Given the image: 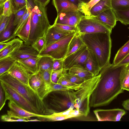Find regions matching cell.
<instances>
[{"mask_svg": "<svg viewBox=\"0 0 129 129\" xmlns=\"http://www.w3.org/2000/svg\"><path fill=\"white\" fill-rule=\"evenodd\" d=\"M29 83L30 87L37 92L38 89L42 85L43 81L39 74L37 73L31 75L29 78Z\"/></svg>", "mask_w": 129, "mask_h": 129, "instance_id": "cell-34", "label": "cell"}, {"mask_svg": "<svg viewBox=\"0 0 129 129\" xmlns=\"http://www.w3.org/2000/svg\"><path fill=\"white\" fill-rule=\"evenodd\" d=\"M11 40L3 43H0V51L6 48L11 42Z\"/></svg>", "mask_w": 129, "mask_h": 129, "instance_id": "cell-51", "label": "cell"}, {"mask_svg": "<svg viewBox=\"0 0 129 129\" xmlns=\"http://www.w3.org/2000/svg\"><path fill=\"white\" fill-rule=\"evenodd\" d=\"M91 0H79L81 3H87L89 2Z\"/></svg>", "mask_w": 129, "mask_h": 129, "instance_id": "cell-56", "label": "cell"}, {"mask_svg": "<svg viewBox=\"0 0 129 129\" xmlns=\"http://www.w3.org/2000/svg\"><path fill=\"white\" fill-rule=\"evenodd\" d=\"M79 34L88 49L96 56L101 69L110 63L112 46L111 34L104 33Z\"/></svg>", "mask_w": 129, "mask_h": 129, "instance_id": "cell-2", "label": "cell"}, {"mask_svg": "<svg viewBox=\"0 0 129 129\" xmlns=\"http://www.w3.org/2000/svg\"><path fill=\"white\" fill-rule=\"evenodd\" d=\"M0 83L4 91L7 100L13 101L27 111L39 114L36 110L22 96L5 83L1 81Z\"/></svg>", "mask_w": 129, "mask_h": 129, "instance_id": "cell-9", "label": "cell"}, {"mask_svg": "<svg viewBox=\"0 0 129 129\" xmlns=\"http://www.w3.org/2000/svg\"><path fill=\"white\" fill-rule=\"evenodd\" d=\"M122 105L125 109L129 110V99L123 101L122 103Z\"/></svg>", "mask_w": 129, "mask_h": 129, "instance_id": "cell-53", "label": "cell"}, {"mask_svg": "<svg viewBox=\"0 0 129 129\" xmlns=\"http://www.w3.org/2000/svg\"><path fill=\"white\" fill-rule=\"evenodd\" d=\"M74 90H59L55 91L52 99V104L55 109V112L65 111L71 107L75 109V105L76 97Z\"/></svg>", "mask_w": 129, "mask_h": 129, "instance_id": "cell-8", "label": "cell"}, {"mask_svg": "<svg viewBox=\"0 0 129 129\" xmlns=\"http://www.w3.org/2000/svg\"><path fill=\"white\" fill-rule=\"evenodd\" d=\"M93 112L98 121H119L126 113L124 110L119 109H98Z\"/></svg>", "mask_w": 129, "mask_h": 129, "instance_id": "cell-12", "label": "cell"}, {"mask_svg": "<svg viewBox=\"0 0 129 129\" xmlns=\"http://www.w3.org/2000/svg\"><path fill=\"white\" fill-rule=\"evenodd\" d=\"M15 61L9 56L0 59V75L7 72Z\"/></svg>", "mask_w": 129, "mask_h": 129, "instance_id": "cell-33", "label": "cell"}, {"mask_svg": "<svg viewBox=\"0 0 129 129\" xmlns=\"http://www.w3.org/2000/svg\"><path fill=\"white\" fill-rule=\"evenodd\" d=\"M15 14L11 15L9 22L5 29L0 33V43L5 42L12 36L15 27L13 22Z\"/></svg>", "mask_w": 129, "mask_h": 129, "instance_id": "cell-26", "label": "cell"}, {"mask_svg": "<svg viewBox=\"0 0 129 129\" xmlns=\"http://www.w3.org/2000/svg\"><path fill=\"white\" fill-rule=\"evenodd\" d=\"M125 65L117 67L109 63L101 69L99 81L90 97V107L107 105L123 92L122 81Z\"/></svg>", "mask_w": 129, "mask_h": 129, "instance_id": "cell-1", "label": "cell"}, {"mask_svg": "<svg viewBox=\"0 0 129 129\" xmlns=\"http://www.w3.org/2000/svg\"><path fill=\"white\" fill-rule=\"evenodd\" d=\"M76 33H77L62 30L57 28L53 24L51 25L44 35L45 40V47L66 36Z\"/></svg>", "mask_w": 129, "mask_h": 129, "instance_id": "cell-16", "label": "cell"}, {"mask_svg": "<svg viewBox=\"0 0 129 129\" xmlns=\"http://www.w3.org/2000/svg\"><path fill=\"white\" fill-rule=\"evenodd\" d=\"M129 54V40L118 51L114 57L113 64L115 65Z\"/></svg>", "mask_w": 129, "mask_h": 129, "instance_id": "cell-29", "label": "cell"}, {"mask_svg": "<svg viewBox=\"0 0 129 129\" xmlns=\"http://www.w3.org/2000/svg\"><path fill=\"white\" fill-rule=\"evenodd\" d=\"M27 121H41L40 120H38L37 119H33V120H27Z\"/></svg>", "mask_w": 129, "mask_h": 129, "instance_id": "cell-57", "label": "cell"}, {"mask_svg": "<svg viewBox=\"0 0 129 129\" xmlns=\"http://www.w3.org/2000/svg\"><path fill=\"white\" fill-rule=\"evenodd\" d=\"M79 11L62 12L57 15L54 23L70 26H77L83 15Z\"/></svg>", "mask_w": 129, "mask_h": 129, "instance_id": "cell-13", "label": "cell"}, {"mask_svg": "<svg viewBox=\"0 0 129 129\" xmlns=\"http://www.w3.org/2000/svg\"><path fill=\"white\" fill-rule=\"evenodd\" d=\"M100 77L99 74L88 79L83 87L75 91L76 99L75 108L79 111L82 116H86L89 113L90 97L97 85Z\"/></svg>", "mask_w": 129, "mask_h": 129, "instance_id": "cell-5", "label": "cell"}, {"mask_svg": "<svg viewBox=\"0 0 129 129\" xmlns=\"http://www.w3.org/2000/svg\"><path fill=\"white\" fill-rule=\"evenodd\" d=\"M113 10L117 21L125 25L129 24V9Z\"/></svg>", "mask_w": 129, "mask_h": 129, "instance_id": "cell-31", "label": "cell"}, {"mask_svg": "<svg viewBox=\"0 0 129 129\" xmlns=\"http://www.w3.org/2000/svg\"><path fill=\"white\" fill-rule=\"evenodd\" d=\"M57 83L61 85L69 86H72L78 84L71 82L65 75L60 77L58 79Z\"/></svg>", "mask_w": 129, "mask_h": 129, "instance_id": "cell-45", "label": "cell"}, {"mask_svg": "<svg viewBox=\"0 0 129 129\" xmlns=\"http://www.w3.org/2000/svg\"><path fill=\"white\" fill-rule=\"evenodd\" d=\"M27 3L31 10L30 31L27 45H31L45 35L51 25L45 7L33 0H27Z\"/></svg>", "mask_w": 129, "mask_h": 129, "instance_id": "cell-3", "label": "cell"}, {"mask_svg": "<svg viewBox=\"0 0 129 129\" xmlns=\"http://www.w3.org/2000/svg\"><path fill=\"white\" fill-rule=\"evenodd\" d=\"M7 72L24 84L30 87L29 79L33 74L17 60L15 61Z\"/></svg>", "mask_w": 129, "mask_h": 129, "instance_id": "cell-14", "label": "cell"}, {"mask_svg": "<svg viewBox=\"0 0 129 129\" xmlns=\"http://www.w3.org/2000/svg\"><path fill=\"white\" fill-rule=\"evenodd\" d=\"M8 106L10 110L7 111V114L15 118L29 120L31 117H40L43 115L27 111L20 107L12 101H9Z\"/></svg>", "mask_w": 129, "mask_h": 129, "instance_id": "cell-17", "label": "cell"}, {"mask_svg": "<svg viewBox=\"0 0 129 129\" xmlns=\"http://www.w3.org/2000/svg\"><path fill=\"white\" fill-rule=\"evenodd\" d=\"M27 9V6L17 12L15 14L13 24L14 26H16L19 22L22 19Z\"/></svg>", "mask_w": 129, "mask_h": 129, "instance_id": "cell-42", "label": "cell"}, {"mask_svg": "<svg viewBox=\"0 0 129 129\" xmlns=\"http://www.w3.org/2000/svg\"><path fill=\"white\" fill-rule=\"evenodd\" d=\"M82 116L79 111L72 107L63 111L55 112L50 115H43L38 117L41 121H60Z\"/></svg>", "mask_w": 129, "mask_h": 129, "instance_id": "cell-11", "label": "cell"}, {"mask_svg": "<svg viewBox=\"0 0 129 129\" xmlns=\"http://www.w3.org/2000/svg\"><path fill=\"white\" fill-rule=\"evenodd\" d=\"M0 88V110H1L5 105L7 100L5 92L1 84Z\"/></svg>", "mask_w": 129, "mask_h": 129, "instance_id": "cell-49", "label": "cell"}, {"mask_svg": "<svg viewBox=\"0 0 129 129\" xmlns=\"http://www.w3.org/2000/svg\"><path fill=\"white\" fill-rule=\"evenodd\" d=\"M13 13L10 0H8L4 4L3 15L5 16H10Z\"/></svg>", "mask_w": 129, "mask_h": 129, "instance_id": "cell-43", "label": "cell"}, {"mask_svg": "<svg viewBox=\"0 0 129 129\" xmlns=\"http://www.w3.org/2000/svg\"><path fill=\"white\" fill-rule=\"evenodd\" d=\"M41 4L42 5L46 7L49 3L50 0H33Z\"/></svg>", "mask_w": 129, "mask_h": 129, "instance_id": "cell-52", "label": "cell"}, {"mask_svg": "<svg viewBox=\"0 0 129 129\" xmlns=\"http://www.w3.org/2000/svg\"><path fill=\"white\" fill-rule=\"evenodd\" d=\"M111 0H100L91 8V15L97 16L104 11L112 8Z\"/></svg>", "mask_w": 129, "mask_h": 129, "instance_id": "cell-24", "label": "cell"}, {"mask_svg": "<svg viewBox=\"0 0 129 129\" xmlns=\"http://www.w3.org/2000/svg\"><path fill=\"white\" fill-rule=\"evenodd\" d=\"M89 53L86 46L84 45L78 50L63 59V68L68 70L74 66H83Z\"/></svg>", "mask_w": 129, "mask_h": 129, "instance_id": "cell-10", "label": "cell"}, {"mask_svg": "<svg viewBox=\"0 0 129 129\" xmlns=\"http://www.w3.org/2000/svg\"><path fill=\"white\" fill-rule=\"evenodd\" d=\"M80 34L104 33L111 34L112 31L95 16L82 15L77 25Z\"/></svg>", "mask_w": 129, "mask_h": 129, "instance_id": "cell-7", "label": "cell"}, {"mask_svg": "<svg viewBox=\"0 0 129 129\" xmlns=\"http://www.w3.org/2000/svg\"><path fill=\"white\" fill-rule=\"evenodd\" d=\"M76 33L66 36L45 47L39 53V56H48L54 59H64L67 54L69 43Z\"/></svg>", "mask_w": 129, "mask_h": 129, "instance_id": "cell-6", "label": "cell"}, {"mask_svg": "<svg viewBox=\"0 0 129 129\" xmlns=\"http://www.w3.org/2000/svg\"><path fill=\"white\" fill-rule=\"evenodd\" d=\"M65 75L71 82L75 84H80L85 81L78 76L68 72H67Z\"/></svg>", "mask_w": 129, "mask_h": 129, "instance_id": "cell-44", "label": "cell"}, {"mask_svg": "<svg viewBox=\"0 0 129 129\" xmlns=\"http://www.w3.org/2000/svg\"><path fill=\"white\" fill-rule=\"evenodd\" d=\"M122 87L124 90L129 91V63L125 65L122 81Z\"/></svg>", "mask_w": 129, "mask_h": 129, "instance_id": "cell-38", "label": "cell"}, {"mask_svg": "<svg viewBox=\"0 0 129 129\" xmlns=\"http://www.w3.org/2000/svg\"><path fill=\"white\" fill-rule=\"evenodd\" d=\"M40 58L39 56L36 58H28L17 61L33 74L38 73V64Z\"/></svg>", "mask_w": 129, "mask_h": 129, "instance_id": "cell-21", "label": "cell"}, {"mask_svg": "<svg viewBox=\"0 0 129 129\" xmlns=\"http://www.w3.org/2000/svg\"><path fill=\"white\" fill-rule=\"evenodd\" d=\"M40 56L38 64V73L42 70L52 71L54 59L47 56Z\"/></svg>", "mask_w": 129, "mask_h": 129, "instance_id": "cell-28", "label": "cell"}, {"mask_svg": "<svg viewBox=\"0 0 129 129\" xmlns=\"http://www.w3.org/2000/svg\"><path fill=\"white\" fill-rule=\"evenodd\" d=\"M52 3L57 15L62 12L79 11L78 7L68 0H52Z\"/></svg>", "mask_w": 129, "mask_h": 129, "instance_id": "cell-20", "label": "cell"}, {"mask_svg": "<svg viewBox=\"0 0 129 129\" xmlns=\"http://www.w3.org/2000/svg\"><path fill=\"white\" fill-rule=\"evenodd\" d=\"M1 119L2 121L4 122H27L28 120L26 119L15 118L10 116L8 114L2 115Z\"/></svg>", "mask_w": 129, "mask_h": 129, "instance_id": "cell-47", "label": "cell"}, {"mask_svg": "<svg viewBox=\"0 0 129 129\" xmlns=\"http://www.w3.org/2000/svg\"><path fill=\"white\" fill-rule=\"evenodd\" d=\"M39 54L31 45L23 43L18 49L6 56L9 57L16 61L28 58H36L39 56Z\"/></svg>", "mask_w": 129, "mask_h": 129, "instance_id": "cell-15", "label": "cell"}, {"mask_svg": "<svg viewBox=\"0 0 129 129\" xmlns=\"http://www.w3.org/2000/svg\"><path fill=\"white\" fill-rule=\"evenodd\" d=\"M63 59H54L52 71L58 70L63 68Z\"/></svg>", "mask_w": 129, "mask_h": 129, "instance_id": "cell-48", "label": "cell"}, {"mask_svg": "<svg viewBox=\"0 0 129 129\" xmlns=\"http://www.w3.org/2000/svg\"><path fill=\"white\" fill-rule=\"evenodd\" d=\"M30 16L25 25L17 36L24 42L27 44L30 33Z\"/></svg>", "mask_w": 129, "mask_h": 129, "instance_id": "cell-32", "label": "cell"}, {"mask_svg": "<svg viewBox=\"0 0 129 129\" xmlns=\"http://www.w3.org/2000/svg\"><path fill=\"white\" fill-rule=\"evenodd\" d=\"M112 8L114 10L129 9V0H111Z\"/></svg>", "mask_w": 129, "mask_h": 129, "instance_id": "cell-35", "label": "cell"}, {"mask_svg": "<svg viewBox=\"0 0 129 129\" xmlns=\"http://www.w3.org/2000/svg\"><path fill=\"white\" fill-rule=\"evenodd\" d=\"M8 0H0V6L4 5V3Z\"/></svg>", "mask_w": 129, "mask_h": 129, "instance_id": "cell-55", "label": "cell"}, {"mask_svg": "<svg viewBox=\"0 0 129 129\" xmlns=\"http://www.w3.org/2000/svg\"><path fill=\"white\" fill-rule=\"evenodd\" d=\"M31 45L39 53H40L45 47V40L44 35L38 39Z\"/></svg>", "mask_w": 129, "mask_h": 129, "instance_id": "cell-39", "label": "cell"}, {"mask_svg": "<svg viewBox=\"0 0 129 129\" xmlns=\"http://www.w3.org/2000/svg\"><path fill=\"white\" fill-rule=\"evenodd\" d=\"M10 43L4 49L0 51V59L5 57L18 49L23 42L19 38L11 40Z\"/></svg>", "mask_w": 129, "mask_h": 129, "instance_id": "cell-23", "label": "cell"}, {"mask_svg": "<svg viewBox=\"0 0 129 129\" xmlns=\"http://www.w3.org/2000/svg\"><path fill=\"white\" fill-rule=\"evenodd\" d=\"M69 70V73L77 76L85 80H88L93 77V74L82 65L74 66Z\"/></svg>", "mask_w": 129, "mask_h": 129, "instance_id": "cell-22", "label": "cell"}, {"mask_svg": "<svg viewBox=\"0 0 129 129\" xmlns=\"http://www.w3.org/2000/svg\"><path fill=\"white\" fill-rule=\"evenodd\" d=\"M85 45L81 38L79 32L77 33L72 38L69 43L66 57L75 52Z\"/></svg>", "mask_w": 129, "mask_h": 129, "instance_id": "cell-25", "label": "cell"}, {"mask_svg": "<svg viewBox=\"0 0 129 129\" xmlns=\"http://www.w3.org/2000/svg\"><path fill=\"white\" fill-rule=\"evenodd\" d=\"M0 80L22 96L39 114L44 115L46 110V106L37 93L30 87L24 84L7 72L0 75Z\"/></svg>", "mask_w": 129, "mask_h": 129, "instance_id": "cell-4", "label": "cell"}, {"mask_svg": "<svg viewBox=\"0 0 129 129\" xmlns=\"http://www.w3.org/2000/svg\"><path fill=\"white\" fill-rule=\"evenodd\" d=\"M10 1L14 14L27 6V0H10Z\"/></svg>", "mask_w": 129, "mask_h": 129, "instance_id": "cell-37", "label": "cell"}, {"mask_svg": "<svg viewBox=\"0 0 129 129\" xmlns=\"http://www.w3.org/2000/svg\"><path fill=\"white\" fill-rule=\"evenodd\" d=\"M67 70L63 68L58 70L52 71L51 76L52 81L57 83L58 79L65 75L67 73Z\"/></svg>", "mask_w": 129, "mask_h": 129, "instance_id": "cell-40", "label": "cell"}, {"mask_svg": "<svg viewBox=\"0 0 129 129\" xmlns=\"http://www.w3.org/2000/svg\"><path fill=\"white\" fill-rule=\"evenodd\" d=\"M52 71L51 70H47L40 71L38 73L43 81V83L41 86H45L50 84L52 81L51 76Z\"/></svg>", "mask_w": 129, "mask_h": 129, "instance_id": "cell-36", "label": "cell"}, {"mask_svg": "<svg viewBox=\"0 0 129 129\" xmlns=\"http://www.w3.org/2000/svg\"><path fill=\"white\" fill-rule=\"evenodd\" d=\"M95 17L111 31L116 25L117 20L112 8L105 10Z\"/></svg>", "mask_w": 129, "mask_h": 129, "instance_id": "cell-18", "label": "cell"}, {"mask_svg": "<svg viewBox=\"0 0 129 129\" xmlns=\"http://www.w3.org/2000/svg\"><path fill=\"white\" fill-rule=\"evenodd\" d=\"M27 9L26 12L16 26L12 35L6 42L9 41L15 38L17 36L26 23L31 13V10L27 6Z\"/></svg>", "mask_w": 129, "mask_h": 129, "instance_id": "cell-27", "label": "cell"}, {"mask_svg": "<svg viewBox=\"0 0 129 129\" xmlns=\"http://www.w3.org/2000/svg\"><path fill=\"white\" fill-rule=\"evenodd\" d=\"M88 51V54L83 66L94 77L99 74L101 69L95 55L91 51Z\"/></svg>", "mask_w": 129, "mask_h": 129, "instance_id": "cell-19", "label": "cell"}, {"mask_svg": "<svg viewBox=\"0 0 129 129\" xmlns=\"http://www.w3.org/2000/svg\"><path fill=\"white\" fill-rule=\"evenodd\" d=\"M128 63H129V54L119 62L115 65H113L115 66L118 67L126 65Z\"/></svg>", "mask_w": 129, "mask_h": 129, "instance_id": "cell-50", "label": "cell"}, {"mask_svg": "<svg viewBox=\"0 0 129 129\" xmlns=\"http://www.w3.org/2000/svg\"><path fill=\"white\" fill-rule=\"evenodd\" d=\"M10 16H5L3 15L0 16V33L6 28L10 18Z\"/></svg>", "mask_w": 129, "mask_h": 129, "instance_id": "cell-46", "label": "cell"}, {"mask_svg": "<svg viewBox=\"0 0 129 129\" xmlns=\"http://www.w3.org/2000/svg\"><path fill=\"white\" fill-rule=\"evenodd\" d=\"M71 2L78 7L79 4L81 3L79 0H68Z\"/></svg>", "mask_w": 129, "mask_h": 129, "instance_id": "cell-54", "label": "cell"}, {"mask_svg": "<svg viewBox=\"0 0 129 129\" xmlns=\"http://www.w3.org/2000/svg\"><path fill=\"white\" fill-rule=\"evenodd\" d=\"M53 25L57 28L62 30L76 33L79 32V30L77 26H70L54 23Z\"/></svg>", "mask_w": 129, "mask_h": 129, "instance_id": "cell-41", "label": "cell"}, {"mask_svg": "<svg viewBox=\"0 0 129 129\" xmlns=\"http://www.w3.org/2000/svg\"><path fill=\"white\" fill-rule=\"evenodd\" d=\"M100 0H91L87 3H81L78 7V10L86 16H91V8Z\"/></svg>", "mask_w": 129, "mask_h": 129, "instance_id": "cell-30", "label": "cell"}]
</instances>
